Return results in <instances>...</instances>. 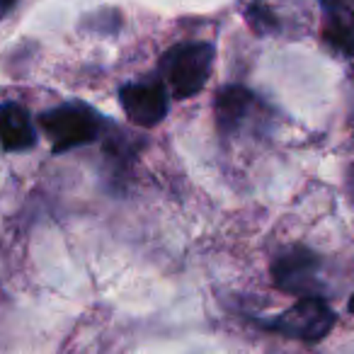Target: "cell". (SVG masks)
Listing matches in <instances>:
<instances>
[{"mask_svg":"<svg viewBox=\"0 0 354 354\" xmlns=\"http://www.w3.org/2000/svg\"><path fill=\"white\" fill-rule=\"evenodd\" d=\"M216 49L209 41H185L175 44L160 59L165 71V80L170 85L175 100H189L207 85L214 68Z\"/></svg>","mask_w":354,"mask_h":354,"instance_id":"obj_1","label":"cell"},{"mask_svg":"<svg viewBox=\"0 0 354 354\" xmlns=\"http://www.w3.org/2000/svg\"><path fill=\"white\" fill-rule=\"evenodd\" d=\"M39 124L51 138V151L66 153L97 141L104 122L95 109L80 102H66L39 114Z\"/></svg>","mask_w":354,"mask_h":354,"instance_id":"obj_2","label":"cell"},{"mask_svg":"<svg viewBox=\"0 0 354 354\" xmlns=\"http://www.w3.org/2000/svg\"><path fill=\"white\" fill-rule=\"evenodd\" d=\"M337 323V315L323 301V296H304L284 313L272 320H260V328L270 333H279L284 337H294L301 342H320Z\"/></svg>","mask_w":354,"mask_h":354,"instance_id":"obj_3","label":"cell"},{"mask_svg":"<svg viewBox=\"0 0 354 354\" xmlns=\"http://www.w3.org/2000/svg\"><path fill=\"white\" fill-rule=\"evenodd\" d=\"M318 267L320 260L313 250L304 245H291L286 250L277 252L270 272L274 286H279L286 294L304 299V296H320Z\"/></svg>","mask_w":354,"mask_h":354,"instance_id":"obj_4","label":"cell"},{"mask_svg":"<svg viewBox=\"0 0 354 354\" xmlns=\"http://www.w3.org/2000/svg\"><path fill=\"white\" fill-rule=\"evenodd\" d=\"M119 102L129 122L143 129H153L167 117V93L165 85L153 80V83H129L119 90Z\"/></svg>","mask_w":354,"mask_h":354,"instance_id":"obj_5","label":"cell"},{"mask_svg":"<svg viewBox=\"0 0 354 354\" xmlns=\"http://www.w3.org/2000/svg\"><path fill=\"white\" fill-rule=\"evenodd\" d=\"M323 39L337 54L354 59V10L344 0H320Z\"/></svg>","mask_w":354,"mask_h":354,"instance_id":"obj_6","label":"cell"},{"mask_svg":"<svg viewBox=\"0 0 354 354\" xmlns=\"http://www.w3.org/2000/svg\"><path fill=\"white\" fill-rule=\"evenodd\" d=\"M37 143L32 117L20 102L0 104V146L8 153L30 151Z\"/></svg>","mask_w":354,"mask_h":354,"instance_id":"obj_7","label":"cell"},{"mask_svg":"<svg viewBox=\"0 0 354 354\" xmlns=\"http://www.w3.org/2000/svg\"><path fill=\"white\" fill-rule=\"evenodd\" d=\"M255 104L257 97L243 85H226L223 90H218L216 102H214L218 131L233 133L236 129H241L243 119H248V114H250V109Z\"/></svg>","mask_w":354,"mask_h":354,"instance_id":"obj_8","label":"cell"},{"mask_svg":"<svg viewBox=\"0 0 354 354\" xmlns=\"http://www.w3.org/2000/svg\"><path fill=\"white\" fill-rule=\"evenodd\" d=\"M17 0H0V17L6 15V12H10L12 8H15Z\"/></svg>","mask_w":354,"mask_h":354,"instance_id":"obj_9","label":"cell"},{"mask_svg":"<svg viewBox=\"0 0 354 354\" xmlns=\"http://www.w3.org/2000/svg\"><path fill=\"white\" fill-rule=\"evenodd\" d=\"M347 310H349V313H352V315H354V294H352V296H349V304H347Z\"/></svg>","mask_w":354,"mask_h":354,"instance_id":"obj_10","label":"cell"}]
</instances>
